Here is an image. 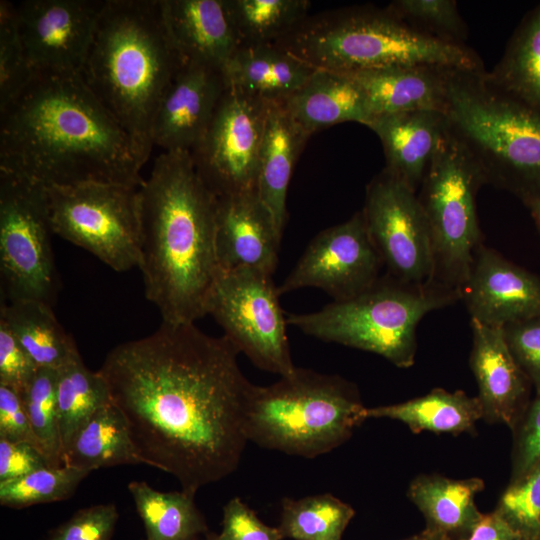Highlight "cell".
<instances>
[{"label": "cell", "mask_w": 540, "mask_h": 540, "mask_svg": "<svg viewBox=\"0 0 540 540\" xmlns=\"http://www.w3.org/2000/svg\"><path fill=\"white\" fill-rule=\"evenodd\" d=\"M104 5L99 0H26L19 29L35 75L81 74Z\"/></svg>", "instance_id": "16"}, {"label": "cell", "mask_w": 540, "mask_h": 540, "mask_svg": "<svg viewBox=\"0 0 540 540\" xmlns=\"http://www.w3.org/2000/svg\"><path fill=\"white\" fill-rule=\"evenodd\" d=\"M470 368L478 386L483 420L513 431L526 411L530 383L513 358L502 328L470 320Z\"/></svg>", "instance_id": "20"}, {"label": "cell", "mask_w": 540, "mask_h": 540, "mask_svg": "<svg viewBox=\"0 0 540 540\" xmlns=\"http://www.w3.org/2000/svg\"><path fill=\"white\" fill-rule=\"evenodd\" d=\"M382 265L361 210L319 232L277 292L280 296L314 287L325 291L333 301L346 300L371 287L380 278Z\"/></svg>", "instance_id": "15"}, {"label": "cell", "mask_w": 540, "mask_h": 540, "mask_svg": "<svg viewBox=\"0 0 540 540\" xmlns=\"http://www.w3.org/2000/svg\"><path fill=\"white\" fill-rule=\"evenodd\" d=\"M315 70L275 43L241 44L223 74L227 87L267 102H283Z\"/></svg>", "instance_id": "25"}, {"label": "cell", "mask_w": 540, "mask_h": 540, "mask_svg": "<svg viewBox=\"0 0 540 540\" xmlns=\"http://www.w3.org/2000/svg\"><path fill=\"white\" fill-rule=\"evenodd\" d=\"M146 161L80 74L35 75L0 111V170L45 187H140Z\"/></svg>", "instance_id": "2"}, {"label": "cell", "mask_w": 540, "mask_h": 540, "mask_svg": "<svg viewBox=\"0 0 540 540\" xmlns=\"http://www.w3.org/2000/svg\"><path fill=\"white\" fill-rule=\"evenodd\" d=\"M141 259L146 298L168 324L207 315L220 272L216 255L217 197L190 152L163 151L139 187Z\"/></svg>", "instance_id": "3"}, {"label": "cell", "mask_w": 540, "mask_h": 540, "mask_svg": "<svg viewBox=\"0 0 540 540\" xmlns=\"http://www.w3.org/2000/svg\"><path fill=\"white\" fill-rule=\"evenodd\" d=\"M530 209L540 231V192L534 202L531 204Z\"/></svg>", "instance_id": "50"}, {"label": "cell", "mask_w": 540, "mask_h": 540, "mask_svg": "<svg viewBox=\"0 0 540 540\" xmlns=\"http://www.w3.org/2000/svg\"><path fill=\"white\" fill-rule=\"evenodd\" d=\"M387 8L422 34L447 43L465 45L468 28L454 0H396Z\"/></svg>", "instance_id": "39"}, {"label": "cell", "mask_w": 540, "mask_h": 540, "mask_svg": "<svg viewBox=\"0 0 540 540\" xmlns=\"http://www.w3.org/2000/svg\"><path fill=\"white\" fill-rule=\"evenodd\" d=\"M206 311L238 352L258 368L280 377L295 369L286 315L272 276L245 268L220 270Z\"/></svg>", "instance_id": "12"}, {"label": "cell", "mask_w": 540, "mask_h": 540, "mask_svg": "<svg viewBox=\"0 0 540 540\" xmlns=\"http://www.w3.org/2000/svg\"><path fill=\"white\" fill-rule=\"evenodd\" d=\"M444 115L486 183L530 207L540 192V115L494 86L485 70L458 68L446 71Z\"/></svg>", "instance_id": "6"}, {"label": "cell", "mask_w": 540, "mask_h": 540, "mask_svg": "<svg viewBox=\"0 0 540 540\" xmlns=\"http://www.w3.org/2000/svg\"><path fill=\"white\" fill-rule=\"evenodd\" d=\"M494 511L523 540H540V461L510 480Z\"/></svg>", "instance_id": "40"}, {"label": "cell", "mask_w": 540, "mask_h": 540, "mask_svg": "<svg viewBox=\"0 0 540 540\" xmlns=\"http://www.w3.org/2000/svg\"><path fill=\"white\" fill-rule=\"evenodd\" d=\"M484 184L478 163L446 128L417 196L430 229L433 283L459 294L482 245L476 196Z\"/></svg>", "instance_id": "9"}, {"label": "cell", "mask_w": 540, "mask_h": 540, "mask_svg": "<svg viewBox=\"0 0 540 540\" xmlns=\"http://www.w3.org/2000/svg\"><path fill=\"white\" fill-rule=\"evenodd\" d=\"M268 102L227 87L197 146L190 152L207 188L216 196L256 190Z\"/></svg>", "instance_id": "13"}, {"label": "cell", "mask_w": 540, "mask_h": 540, "mask_svg": "<svg viewBox=\"0 0 540 540\" xmlns=\"http://www.w3.org/2000/svg\"><path fill=\"white\" fill-rule=\"evenodd\" d=\"M404 540H450V539L439 533H436L434 531H431L425 528L420 533L415 534Z\"/></svg>", "instance_id": "49"}, {"label": "cell", "mask_w": 540, "mask_h": 540, "mask_svg": "<svg viewBox=\"0 0 540 540\" xmlns=\"http://www.w3.org/2000/svg\"><path fill=\"white\" fill-rule=\"evenodd\" d=\"M59 430L64 449L77 430L100 408L111 403L108 385L89 370L77 353L57 370Z\"/></svg>", "instance_id": "33"}, {"label": "cell", "mask_w": 540, "mask_h": 540, "mask_svg": "<svg viewBox=\"0 0 540 540\" xmlns=\"http://www.w3.org/2000/svg\"><path fill=\"white\" fill-rule=\"evenodd\" d=\"M278 529L293 540H342L355 510L332 494L283 498Z\"/></svg>", "instance_id": "34"}, {"label": "cell", "mask_w": 540, "mask_h": 540, "mask_svg": "<svg viewBox=\"0 0 540 540\" xmlns=\"http://www.w3.org/2000/svg\"><path fill=\"white\" fill-rule=\"evenodd\" d=\"M204 540H220L219 534H216V533L206 534V538Z\"/></svg>", "instance_id": "51"}, {"label": "cell", "mask_w": 540, "mask_h": 540, "mask_svg": "<svg viewBox=\"0 0 540 540\" xmlns=\"http://www.w3.org/2000/svg\"><path fill=\"white\" fill-rule=\"evenodd\" d=\"M45 467L50 466L38 447L0 439V481L22 477Z\"/></svg>", "instance_id": "47"}, {"label": "cell", "mask_w": 540, "mask_h": 540, "mask_svg": "<svg viewBox=\"0 0 540 540\" xmlns=\"http://www.w3.org/2000/svg\"><path fill=\"white\" fill-rule=\"evenodd\" d=\"M183 64L161 0H104L80 75L148 160L159 105Z\"/></svg>", "instance_id": "4"}, {"label": "cell", "mask_w": 540, "mask_h": 540, "mask_svg": "<svg viewBox=\"0 0 540 540\" xmlns=\"http://www.w3.org/2000/svg\"><path fill=\"white\" fill-rule=\"evenodd\" d=\"M460 299L452 289L437 285H411L380 277L360 294L333 301L304 314H286L287 324L324 342L375 353L399 368L414 364L416 329L429 312Z\"/></svg>", "instance_id": "8"}, {"label": "cell", "mask_w": 540, "mask_h": 540, "mask_svg": "<svg viewBox=\"0 0 540 540\" xmlns=\"http://www.w3.org/2000/svg\"><path fill=\"white\" fill-rule=\"evenodd\" d=\"M275 44L314 69L339 73L420 65L484 69L468 46L422 34L387 6H354L308 15Z\"/></svg>", "instance_id": "5"}, {"label": "cell", "mask_w": 540, "mask_h": 540, "mask_svg": "<svg viewBox=\"0 0 540 540\" xmlns=\"http://www.w3.org/2000/svg\"><path fill=\"white\" fill-rule=\"evenodd\" d=\"M161 5L183 63L223 71L241 45L225 0H161Z\"/></svg>", "instance_id": "21"}, {"label": "cell", "mask_w": 540, "mask_h": 540, "mask_svg": "<svg viewBox=\"0 0 540 540\" xmlns=\"http://www.w3.org/2000/svg\"><path fill=\"white\" fill-rule=\"evenodd\" d=\"M63 463L90 472L117 465H147L125 417L112 402L100 408L77 430L64 449Z\"/></svg>", "instance_id": "29"}, {"label": "cell", "mask_w": 540, "mask_h": 540, "mask_svg": "<svg viewBox=\"0 0 540 540\" xmlns=\"http://www.w3.org/2000/svg\"><path fill=\"white\" fill-rule=\"evenodd\" d=\"M471 319L502 327L540 314V277L483 244L460 291Z\"/></svg>", "instance_id": "17"}, {"label": "cell", "mask_w": 540, "mask_h": 540, "mask_svg": "<svg viewBox=\"0 0 540 540\" xmlns=\"http://www.w3.org/2000/svg\"><path fill=\"white\" fill-rule=\"evenodd\" d=\"M144 524L145 540H197L208 533L194 496L181 491L162 492L144 481L127 486Z\"/></svg>", "instance_id": "32"}, {"label": "cell", "mask_w": 540, "mask_h": 540, "mask_svg": "<svg viewBox=\"0 0 540 540\" xmlns=\"http://www.w3.org/2000/svg\"><path fill=\"white\" fill-rule=\"evenodd\" d=\"M486 75L498 89L540 115V4L524 16Z\"/></svg>", "instance_id": "31"}, {"label": "cell", "mask_w": 540, "mask_h": 540, "mask_svg": "<svg viewBox=\"0 0 540 540\" xmlns=\"http://www.w3.org/2000/svg\"><path fill=\"white\" fill-rule=\"evenodd\" d=\"M357 387L312 369H295L268 386L254 385L247 409L248 442L315 458L344 444L366 419Z\"/></svg>", "instance_id": "7"}, {"label": "cell", "mask_w": 540, "mask_h": 540, "mask_svg": "<svg viewBox=\"0 0 540 540\" xmlns=\"http://www.w3.org/2000/svg\"><path fill=\"white\" fill-rule=\"evenodd\" d=\"M367 127L380 139L384 169L417 192L447 128L444 113L418 110L379 115Z\"/></svg>", "instance_id": "22"}, {"label": "cell", "mask_w": 540, "mask_h": 540, "mask_svg": "<svg viewBox=\"0 0 540 540\" xmlns=\"http://www.w3.org/2000/svg\"><path fill=\"white\" fill-rule=\"evenodd\" d=\"M54 234L79 246L117 272L139 267V187L89 182L46 187Z\"/></svg>", "instance_id": "11"}, {"label": "cell", "mask_w": 540, "mask_h": 540, "mask_svg": "<svg viewBox=\"0 0 540 540\" xmlns=\"http://www.w3.org/2000/svg\"><path fill=\"white\" fill-rule=\"evenodd\" d=\"M484 487L478 477L452 479L420 474L410 483L407 497L424 516L427 529L450 540H467L483 516L475 496Z\"/></svg>", "instance_id": "27"}, {"label": "cell", "mask_w": 540, "mask_h": 540, "mask_svg": "<svg viewBox=\"0 0 540 540\" xmlns=\"http://www.w3.org/2000/svg\"><path fill=\"white\" fill-rule=\"evenodd\" d=\"M241 44L275 43L308 15L307 0H225Z\"/></svg>", "instance_id": "35"}, {"label": "cell", "mask_w": 540, "mask_h": 540, "mask_svg": "<svg viewBox=\"0 0 540 540\" xmlns=\"http://www.w3.org/2000/svg\"><path fill=\"white\" fill-rule=\"evenodd\" d=\"M35 76L21 37L16 4L0 1V111L25 90Z\"/></svg>", "instance_id": "38"}, {"label": "cell", "mask_w": 540, "mask_h": 540, "mask_svg": "<svg viewBox=\"0 0 540 540\" xmlns=\"http://www.w3.org/2000/svg\"><path fill=\"white\" fill-rule=\"evenodd\" d=\"M226 89L223 71L183 64L159 105L152 131L154 146L164 151L191 152L206 132Z\"/></svg>", "instance_id": "18"}, {"label": "cell", "mask_w": 540, "mask_h": 540, "mask_svg": "<svg viewBox=\"0 0 540 540\" xmlns=\"http://www.w3.org/2000/svg\"><path fill=\"white\" fill-rule=\"evenodd\" d=\"M220 540H282L278 527L263 523L256 513L239 497L230 499L223 507Z\"/></svg>", "instance_id": "44"}, {"label": "cell", "mask_w": 540, "mask_h": 540, "mask_svg": "<svg viewBox=\"0 0 540 540\" xmlns=\"http://www.w3.org/2000/svg\"><path fill=\"white\" fill-rule=\"evenodd\" d=\"M362 213L388 275L411 285L432 284V240L416 192L383 169L366 187Z\"/></svg>", "instance_id": "14"}, {"label": "cell", "mask_w": 540, "mask_h": 540, "mask_svg": "<svg viewBox=\"0 0 540 540\" xmlns=\"http://www.w3.org/2000/svg\"><path fill=\"white\" fill-rule=\"evenodd\" d=\"M118 518L113 503L82 508L51 530L46 540H110Z\"/></svg>", "instance_id": "41"}, {"label": "cell", "mask_w": 540, "mask_h": 540, "mask_svg": "<svg viewBox=\"0 0 540 540\" xmlns=\"http://www.w3.org/2000/svg\"><path fill=\"white\" fill-rule=\"evenodd\" d=\"M506 344L537 393H540V314L501 327Z\"/></svg>", "instance_id": "42"}, {"label": "cell", "mask_w": 540, "mask_h": 540, "mask_svg": "<svg viewBox=\"0 0 540 540\" xmlns=\"http://www.w3.org/2000/svg\"><path fill=\"white\" fill-rule=\"evenodd\" d=\"M0 439L27 442L40 449L20 394L3 385H0Z\"/></svg>", "instance_id": "46"}, {"label": "cell", "mask_w": 540, "mask_h": 540, "mask_svg": "<svg viewBox=\"0 0 540 540\" xmlns=\"http://www.w3.org/2000/svg\"><path fill=\"white\" fill-rule=\"evenodd\" d=\"M90 473L89 470L63 465L0 481V504L20 509L66 500Z\"/></svg>", "instance_id": "36"}, {"label": "cell", "mask_w": 540, "mask_h": 540, "mask_svg": "<svg viewBox=\"0 0 540 540\" xmlns=\"http://www.w3.org/2000/svg\"><path fill=\"white\" fill-rule=\"evenodd\" d=\"M308 138L282 102H268L256 191L282 236L287 221L288 186L295 163Z\"/></svg>", "instance_id": "24"}, {"label": "cell", "mask_w": 540, "mask_h": 540, "mask_svg": "<svg viewBox=\"0 0 540 540\" xmlns=\"http://www.w3.org/2000/svg\"><path fill=\"white\" fill-rule=\"evenodd\" d=\"M38 369L8 326L0 320V385L21 395L31 384Z\"/></svg>", "instance_id": "43"}, {"label": "cell", "mask_w": 540, "mask_h": 540, "mask_svg": "<svg viewBox=\"0 0 540 540\" xmlns=\"http://www.w3.org/2000/svg\"><path fill=\"white\" fill-rule=\"evenodd\" d=\"M0 304V320L39 368L58 370L79 353L51 306L35 300H1Z\"/></svg>", "instance_id": "30"}, {"label": "cell", "mask_w": 540, "mask_h": 540, "mask_svg": "<svg viewBox=\"0 0 540 540\" xmlns=\"http://www.w3.org/2000/svg\"><path fill=\"white\" fill-rule=\"evenodd\" d=\"M517 432L513 451V480L540 461V393L526 409L515 430Z\"/></svg>", "instance_id": "45"}, {"label": "cell", "mask_w": 540, "mask_h": 540, "mask_svg": "<svg viewBox=\"0 0 540 540\" xmlns=\"http://www.w3.org/2000/svg\"><path fill=\"white\" fill-rule=\"evenodd\" d=\"M46 187L0 170L1 300L53 307L60 290Z\"/></svg>", "instance_id": "10"}, {"label": "cell", "mask_w": 540, "mask_h": 540, "mask_svg": "<svg viewBox=\"0 0 540 540\" xmlns=\"http://www.w3.org/2000/svg\"><path fill=\"white\" fill-rule=\"evenodd\" d=\"M447 69L420 65L344 74L360 87L372 119L418 110L444 113Z\"/></svg>", "instance_id": "23"}, {"label": "cell", "mask_w": 540, "mask_h": 540, "mask_svg": "<svg viewBox=\"0 0 540 540\" xmlns=\"http://www.w3.org/2000/svg\"><path fill=\"white\" fill-rule=\"evenodd\" d=\"M223 335L168 324L114 347L98 370L148 466L197 491L234 473L248 443L254 384Z\"/></svg>", "instance_id": "1"}, {"label": "cell", "mask_w": 540, "mask_h": 540, "mask_svg": "<svg viewBox=\"0 0 540 540\" xmlns=\"http://www.w3.org/2000/svg\"><path fill=\"white\" fill-rule=\"evenodd\" d=\"M57 370L39 368L20 395L33 433L50 467L63 466L57 406Z\"/></svg>", "instance_id": "37"}, {"label": "cell", "mask_w": 540, "mask_h": 540, "mask_svg": "<svg viewBox=\"0 0 540 540\" xmlns=\"http://www.w3.org/2000/svg\"><path fill=\"white\" fill-rule=\"evenodd\" d=\"M281 239L256 190L217 197L215 243L220 270L245 268L272 276Z\"/></svg>", "instance_id": "19"}, {"label": "cell", "mask_w": 540, "mask_h": 540, "mask_svg": "<svg viewBox=\"0 0 540 540\" xmlns=\"http://www.w3.org/2000/svg\"><path fill=\"white\" fill-rule=\"evenodd\" d=\"M282 104L309 137L342 122L353 121L367 126L371 120L360 87L347 74L329 70L316 69Z\"/></svg>", "instance_id": "26"}, {"label": "cell", "mask_w": 540, "mask_h": 540, "mask_svg": "<svg viewBox=\"0 0 540 540\" xmlns=\"http://www.w3.org/2000/svg\"><path fill=\"white\" fill-rule=\"evenodd\" d=\"M467 540H523L495 511L483 514Z\"/></svg>", "instance_id": "48"}, {"label": "cell", "mask_w": 540, "mask_h": 540, "mask_svg": "<svg viewBox=\"0 0 540 540\" xmlns=\"http://www.w3.org/2000/svg\"><path fill=\"white\" fill-rule=\"evenodd\" d=\"M366 417L400 421L415 434L428 431L458 435L474 433L483 411L477 396L470 397L461 390L450 392L435 388L405 402L367 407Z\"/></svg>", "instance_id": "28"}]
</instances>
